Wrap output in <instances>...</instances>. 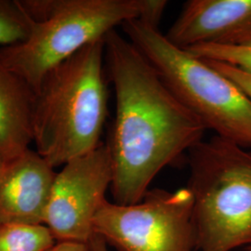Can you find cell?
Wrapping results in <instances>:
<instances>
[{
    "instance_id": "7c38bea8",
    "label": "cell",
    "mask_w": 251,
    "mask_h": 251,
    "mask_svg": "<svg viewBox=\"0 0 251 251\" xmlns=\"http://www.w3.org/2000/svg\"><path fill=\"white\" fill-rule=\"evenodd\" d=\"M30 28L31 19L20 0H0V48L24 41Z\"/></svg>"
},
{
    "instance_id": "7a4b0ae2",
    "label": "cell",
    "mask_w": 251,
    "mask_h": 251,
    "mask_svg": "<svg viewBox=\"0 0 251 251\" xmlns=\"http://www.w3.org/2000/svg\"><path fill=\"white\" fill-rule=\"evenodd\" d=\"M104 38L50 69L36 91V151L54 169L91 152L108 117Z\"/></svg>"
},
{
    "instance_id": "ba28073f",
    "label": "cell",
    "mask_w": 251,
    "mask_h": 251,
    "mask_svg": "<svg viewBox=\"0 0 251 251\" xmlns=\"http://www.w3.org/2000/svg\"><path fill=\"white\" fill-rule=\"evenodd\" d=\"M181 50L251 41V0H190L165 35Z\"/></svg>"
},
{
    "instance_id": "277c9868",
    "label": "cell",
    "mask_w": 251,
    "mask_h": 251,
    "mask_svg": "<svg viewBox=\"0 0 251 251\" xmlns=\"http://www.w3.org/2000/svg\"><path fill=\"white\" fill-rule=\"evenodd\" d=\"M198 251L251 246V151L219 136L188 152Z\"/></svg>"
},
{
    "instance_id": "9a60e30c",
    "label": "cell",
    "mask_w": 251,
    "mask_h": 251,
    "mask_svg": "<svg viewBox=\"0 0 251 251\" xmlns=\"http://www.w3.org/2000/svg\"><path fill=\"white\" fill-rule=\"evenodd\" d=\"M47 251H90L89 243L77 241H58Z\"/></svg>"
},
{
    "instance_id": "4fadbf2b",
    "label": "cell",
    "mask_w": 251,
    "mask_h": 251,
    "mask_svg": "<svg viewBox=\"0 0 251 251\" xmlns=\"http://www.w3.org/2000/svg\"><path fill=\"white\" fill-rule=\"evenodd\" d=\"M186 50L200 59L228 63L251 74V41L241 45H198Z\"/></svg>"
},
{
    "instance_id": "6da1fadb",
    "label": "cell",
    "mask_w": 251,
    "mask_h": 251,
    "mask_svg": "<svg viewBox=\"0 0 251 251\" xmlns=\"http://www.w3.org/2000/svg\"><path fill=\"white\" fill-rule=\"evenodd\" d=\"M116 117L106 143L112 159L114 203L140 202L160 171L203 140L206 127L172 92L126 36L104 37Z\"/></svg>"
},
{
    "instance_id": "2e32d148",
    "label": "cell",
    "mask_w": 251,
    "mask_h": 251,
    "mask_svg": "<svg viewBox=\"0 0 251 251\" xmlns=\"http://www.w3.org/2000/svg\"><path fill=\"white\" fill-rule=\"evenodd\" d=\"M90 251H109L106 242L97 234H93L89 241Z\"/></svg>"
},
{
    "instance_id": "3957f363",
    "label": "cell",
    "mask_w": 251,
    "mask_h": 251,
    "mask_svg": "<svg viewBox=\"0 0 251 251\" xmlns=\"http://www.w3.org/2000/svg\"><path fill=\"white\" fill-rule=\"evenodd\" d=\"M31 19L26 38L0 48V61L36 91L46 74L116 27L140 19L158 25L165 0H20Z\"/></svg>"
},
{
    "instance_id": "e0dca14e",
    "label": "cell",
    "mask_w": 251,
    "mask_h": 251,
    "mask_svg": "<svg viewBox=\"0 0 251 251\" xmlns=\"http://www.w3.org/2000/svg\"><path fill=\"white\" fill-rule=\"evenodd\" d=\"M245 251H251V247H248L245 249Z\"/></svg>"
},
{
    "instance_id": "5b68a950",
    "label": "cell",
    "mask_w": 251,
    "mask_h": 251,
    "mask_svg": "<svg viewBox=\"0 0 251 251\" xmlns=\"http://www.w3.org/2000/svg\"><path fill=\"white\" fill-rule=\"evenodd\" d=\"M122 29L206 129L251 148V99L235 83L205 60L171 44L158 25L135 19L123 24Z\"/></svg>"
},
{
    "instance_id": "5bb4252c",
    "label": "cell",
    "mask_w": 251,
    "mask_h": 251,
    "mask_svg": "<svg viewBox=\"0 0 251 251\" xmlns=\"http://www.w3.org/2000/svg\"><path fill=\"white\" fill-rule=\"evenodd\" d=\"M204 60V59H203ZM211 67L218 72L223 74L227 78L233 81L251 99V74L245 72L241 69L234 67L228 63H220L214 61L205 60Z\"/></svg>"
},
{
    "instance_id": "8fae6325",
    "label": "cell",
    "mask_w": 251,
    "mask_h": 251,
    "mask_svg": "<svg viewBox=\"0 0 251 251\" xmlns=\"http://www.w3.org/2000/svg\"><path fill=\"white\" fill-rule=\"evenodd\" d=\"M55 243L44 225H0V251H47Z\"/></svg>"
},
{
    "instance_id": "52a82bcc",
    "label": "cell",
    "mask_w": 251,
    "mask_h": 251,
    "mask_svg": "<svg viewBox=\"0 0 251 251\" xmlns=\"http://www.w3.org/2000/svg\"><path fill=\"white\" fill-rule=\"evenodd\" d=\"M112 180L111 154L103 142L63 165L56 173L44 219L56 242L90 241L94 219L107 200Z\"/></svg>"
},
{
    "instance_id": "8992f818",
    "label": "cell",
    "mask_w": 251,
    "mask_h": 251,
    "mask_svg": "<svg viewBox=\"0 0 251 251\" xmlns=\"http://www.w3.org/2000/svg\"><path fill=\"white\" fill-rule=\"evenodd\" d=\"M93 232L118 251H198L187 187L149 190L133 205L106 200L94 219Z\"/></svg>"
},
{
    "instance_id": "9c48e42d",
    "label": "cell",
    "mask_w": 251,
    "mask_h": 251,
    "mask_svg": "<svg viewBox=\"0 0 251 251\" xmlns=\"http://www.w3.org/2000/svg\"><path fill=\"white\" fill-rule=\"evenodd\" d=\"M55 169L31 148L0 164V225H44Z\"/></svg>"
},
{
    "instance_id": "30bf717a",
    "label": "cell",
    "mask_w": 251,
    "mask_h": 251,
    "mask_svg": "<svg viewBox=\"0 0 251 251\" xmlns=\"http://www.w3.org/2000/svg\"><path fill=\"white\" fill-rule=\"evenodd\" d=\"M36 91L0 61V164L30 149Z\"/></svg>"
}]
</instances>
